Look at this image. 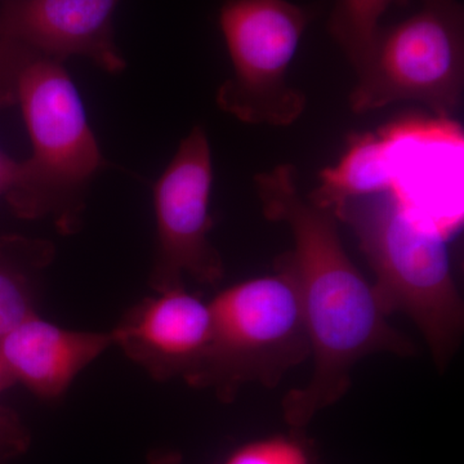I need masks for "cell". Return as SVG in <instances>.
<instances>
[{
    "label": "cell",
    "instance_id": "obj_1",
    "mask_svg": "<svg viewBox=\"0 0 464 464\" xmlns=\"http://www.w3.org/2000/svg\"><path fill=\"white\" fill-rule=\"evenodd\" d=\"M255 183L266 218L288 226L295 243L280 261L297 286L314 360L307 383L283 400L285 422L298 432L346 395L364 357L411 356L415 348L391 325L374 286L348 257L334 210L299 191L297 168L280 164Z\"/></svg>",
    "mask_w": 464,
    "mask_h": 464
},
{
    "label": "cell",
    "instance_id": "obj_2",
    "mask_svg": "<svg viewBox=\"0 0 464 464\" xmlns=\"http://www.w3.org/2000/svg\"><path fill=\"white\" fill-rule=\"evenodd\" d=\"M333 210L355 234L387 315L408 316L444 371L464 326L463 301L444 237L414 217L396 188L348 198Z\"/></svg>",
    "mask_w": 464,
    "mask_h": 464
},
{
    "label": "cell",
    "instance_id": "obj_3",
    "mask_svg": "<svg viewBox=\"0 0 464 464\" xmlns=\"http://www.w3.org/2000/svg\"><path fill=\"white\" fill-rule=\"evenodd\" d=\"M33 154L18 167L7 197L24 218L56 216L63 231L75 227L85 190L105 166L83 101L63 63L32 53L16 82Z\"/></svg>",
    "mask_w": 464,
    "mask_h": 464
},
{
    "label": "cell",
    "instance_id": "obj_4",
    "mask_svg": "<svg viewBox=\"0 0 464 464\" xmlns=\"http://www.w3.org/2000/svg\"><path fill=\"white\" fill-rule=\"evenodd\" d=\"M212 332L206 353L188 377L191 386L213 389L231 401L241 387L274 389L311 356L297 286L279 261L276 274L222 290L209 302Z\"/></svg>",
    "mask_w": 464,
    "mask_h": 464
},
{
    "label": "cell",
    "instance_id": "obj_5",
    "mask_svg": "<svg viewBox=\"0 0 464 464\" xmlns=\"http://www.w3.org/2000/svg\"><path fill=\"white\" fill-rule=\"evenodd\" d=\"M420 8L380 27L348 102L366 114L417 102L441 119L456 114L464 91V9L458 0H420Z\"/></svg>",
    "mask_w": 464,
    "mask_h": 464
},
{
    "label": "cell",
    "instance_id": "obj_6",
    "mask_svg": "<svg viewBox=\"0 0 464 464\" xmlns=\"http://www.w3.org/2000/svg\"><path fill=\"white\" fill-rule=\"evenodd\" d=\"M311 9L288 0H227L219 27L232 76L217 91V105L243 123L289 127L306 110V94L289 84V67Z\"/></svg>",
    "mask_w": 464,
    "mask_h": 464
},
{
    "label": "cell",
    "instance_id": "obj_7",
    "mask_svg": "<svg viewBox=\"0 0 464 464\" xmlns=\"http://www.w3.org/2000/svg\"><path fill=\"white\" fill-rule=\"evenodd\" d=\"M212 185V151L206 130L197 125L154 186L157 256L151 284L158 292L185 286V276L209 285L224 277V262L208 237Z\"/></svg>",
    "mask_w": 464,
    "mask_h": 464
},
{
    "label": "cell",
    "instance_id": "obj_8",
    "mask_svg": "<svg viewBox=\"0 0 464 464\" xmlns=\"http://www.w3.org/2000/svg\"><path fill=\"white\" fill-rule=\"evenodd\" d=\"M121 0H5L0 35L39 56L63 63L90 58L105 72H123L112 20Z\"/></svg>",
    "mask_w": 464,
    "mask_h": 464
},
{
    "label": "cell",
    "instance_id": "obj_9",
    "mask_svg": "<svg viewBox=\"0 0 464 464\" xmlns=\"http://www.w3.org/2000/svg\"><path fill=\"white\" fill-rule=\"evenodd\" d=\"M212 332L209 304L185 286L146 298L111 333L118 344L152 377L188 380L206 353Z\"/></svg>",
    "mask_w": 464,
    "mask_h": 464
},
{
    "label": "cell",
    "instance_id": "obj_10",
    "mask_svg": "<svg viewBox=\"0 0 464 464\" xmlns=\"http://www.w3.org/2000/svg\"><path fill=\"white\" fill-rule=\"evenodd\" d=\"M112 344L111 333L70 331L33 315L0 341V365L12 382L52 400Z\"/></svg>",
    "mask_w": 464,
    "mask_h": 464
},
{
    "label": "cell",
    "instance_id": "obj_11",
    "mask_svg": "<svg viewBox=\"0 0 464 464\" xmlns=\"http://www.w3.org/2000/svg\"><path fill=\"white\" fill-rule=\"evenodd\" d=\"M392 174L386 140L375 134L357 136L338 166L324 170L322 185L308 198L333 209L348 198L395 188Z\"/></svg>",
    "mask_w": 464,
    "mask_h": 464
},
{
    "label": "cell",
    "instance_id": "obj_12",
    "mask_svg": "<svg viewBox=\"0 0 464 464\" xmlns=\"http://www.w3.org/2000/svg\"><path fill=\"white\" fill-rule=\"evenodd\" d=\"M411 0H337L328 30L355 72L371 53L380 20L391 5L405 7Z\"/></svg>",
    "mask_w": 464,
    "mask_h": 464
},
{
    "label": "cell",
    "instance_id": "obj_13",
    "mask_svg": "<svg viewBox=\"0 0 464 464\" xmlns=\"http://www.w3.org/2000/svg\"><path fill=\"white\" fill-rule=\"evenodd\" d=\"M222 464H311V456L304 442L293 432L240 445Z\"/></svg>",
    "mask_w": 464,
    "mask_h": 464
},
{
    "label": "cell",
    "instance_id": "obj_14",
    "mask_svg": "<svg viewBox=\"0 0 464 464\" xmlns=\"http://www.w3.org/2000/svg\"><path fill=\"white\" fill-rule=\"evenodd\" d=\"M27 288L23 276L0 265V341L21 323L35 315Z\"/></svg>",
    "mask_w": 464,
    "mask_h": 464
},
{
    "label": "cell",
    "instance_id": "obj_15",
    "mask_svg": "<svg viewBox=\"0 0 464 464\" xmlns=\"http://www.w3.org/2000/svg\"><path fill=\"white\" fill-rule=\"evenodd\" d=\"M20 163L0 151V195L7 194L9 188L16 179Z\"/></svg>",
    "mask_w": 464,
    "mask_h": 464
},
{
    "label": "cell",
    "instance_id": "obj_16",
    "mask_svg": "<svg viewBox=\"0 0 464 464\" xmlns=\"http://www.w3.org/2000/svg\"><path fill=\"white\" fill-rule=\"evenodd\" d=\"M26 444V436L24 435L23 431L17 429V427L12 426V424H5L0 422V449H11V450H16V449H23Z\"/></svg>",
    "mask_w": 464,
    "mask_h": 464
},
{
    "label": "cell",
    "instance_id": "obj_17",
    "mask_svg": "<svg viewBox=\"0 0 464 464\" xmlns=\"http://www.w3.org/2000/svg\"><path fill=\"white\" fill-rule=\"evenodd\" d=\"M151 464H181V457L172 453H158L150 458Z\"/></svg>",
    "mask_w": 464,
    "mask_h": 464
},
{
    "label": "cell",
    "instance_id": "obj_18",
    "mask_svg": "<svg viewBox=\"0 0 464 464\" xmlns=\"http://www.w3.org/2000/svg\"><path fill=\"white\" fill-rule=\"evenodd\" d=\"M11 383H12L11 378H9V375L7 373H5V369H3V366L0 365V391L7 389V387Z\"/></svg>",
    "mask_w": 464,
    "mask_h": 464
}]
</instances>
